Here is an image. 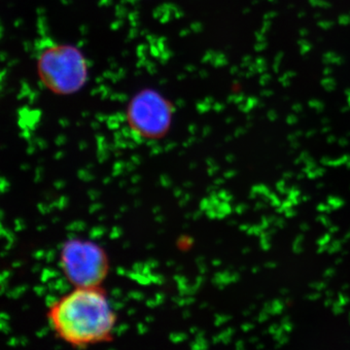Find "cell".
<instances>
[{
  "label": "cell",
  "instance_id": "obj_1",
  "mask_svg": "<svg viewBox=\"0 0 350 350\" xmlns=\"http://www.w3.org/2000/svg\"><path fill=\"white\" fill-rule=\"evenodd\" d=\"M47 319L59 340L80 349L112 342L118 323L103 285L73 287L49 306Z\"/></svg>",
  "mask_w": 350,
  "mask_h": 350
},
{
  "label": "cell",
  "instance_id": "obj_4",
  "mask_svg": "<svg viewBox=\"0 0 350 350\" xmlns=\"http://www.w3.org/2000/svg\"><path fill=\"white\" fill-rule=\"evenodd\" d=\"M129 120L133 131L147 139L165 135L170 125V112L167 103L154 93L137 96L131 103Z\"/></svg>",
  "mask_w": 350,
  "mask_h": 350
},
{
  "label": "cell",
  "instance_id": "obj_2",
  "mask_svg": "<svg viewBox=\"0 0 350 350\" xmlns=\"http://www.w3.org/2000/svg\"><path fill=\"white\" fill-rule=\"evenodd\" d=\"M59 265L72 287L101 286L110 273L107 250L91 239L66 241L62 246Z\"/></svg>",
  "mask_w": 350,
  "mask_h": 350
},
{
  "label": "cell",
  "instance_id": "obj_3",
  "mask_svg": "<svg viewBox=\"0 0 350 350\" xmlns=\"http://www.w3.org/2000/svg\"><path fill=\"white\" fill-rule=\"evenodd\" d=\"M41 81L57 94L77 91L86 78V63L75 48L54 46L48 48L38 59Z\"/></svg>",
  "mask_w": 350,
  "mask_h": 350
}]
</instances>
